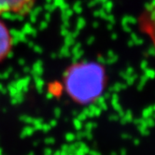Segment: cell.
<instances>
[{"label": "cell", "instance_id": "1", "mask_svg": "<svg viewBox=\"0 0 155 155\" xmlns=\"http://www.w3.org/2000/svg\"><path fill=\"white\" fill-rule=\"evenodd\" d=\"M68 95L80 105L95 102L104 92L106 72L103 65L95 62H80L70 65L64 77Z\"/></svg>", "mask_w": 155, "mask_h": 155}, {"label": "cell", "instance_id": "2", "mask_svg": "<svg viewBox=\"0 0 155 155\" xmlns=\"http://www.w3.org/2000/svg\"><path fill=\"white\" fill-rule=\"evenodd\" d=\"M37 0H0V16L13 13L18 15L28 14Z\"/></svg>", "mask_w": 155, "mask_h": 155}, {"label": "cell", "instance_id": "3", "mask_svg": "<svg viewBox=\"0 0 155 155\" xmlns=\"http://www.w3.org/2000/svg\"><path fill=\"white\" fill-rule=\"evenodd\" d=\"M12 49V38L7 25L0 21V62H2Z\"/></svg>", "mask_w": 155, "mask_h": 155}]
</instances>
